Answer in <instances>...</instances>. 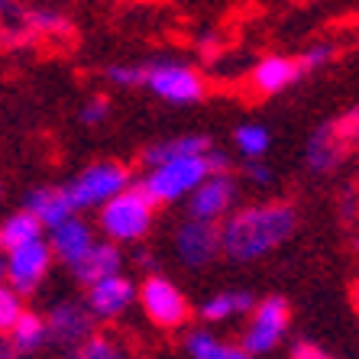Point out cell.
I'll use <instances>...</instances> for the list:
<instances>
[{"mask_svg":"<svg viewBox=\"0 0 359 359\" xmlns=\"http://www.w3.org/2000/svg\"><path fill=\"white\" fill-rule=\"evenodd\" d=\"M298 226V210L288 201H262L233 210L224 230V252L233 262H252L278 250Z\"/></svg>","mask_w":359,"mask_h":359,"instance_id":"6da1fadb","label":"cell"},{"mask_svg":"<svg viewBox=\"0 0 359 359\" xmlns=\"http://www.w3.org/2000/svg\"><path fill=\"white\" fill-rule=\"evenodd\" d=\"M214 172H226V159L220 152H198V156H182L168 159L162 165H152V172L140 182V188L149 194L152 204H172L178 198H191L194 188L204 184Z\"/></svg>","mask_w":359,"mask_h":359,"instance_id":"7a4b0ae2","label":"cell"},{"mask_svg":"<svg viewBox=\"0 0 359 359\" xmlns=\"http://www.w3.org/2000/svg\"><path fill=\"white\" fill-rule=\"evenodd\" d=\"M152 208L156 204L142 188H126L100 208V226L110 240H140L152 224Z\"/></svg>","mask_w":359,"mask_h":359,"instance_id":"3957f363","label":"cell"},{"mask_svg":"<svg viewBox=\"0 0 359 359\" xmlns=\"http://www.w3.org/2000/svg\"><path fill=\"white\" fill-rule=\"evenodd\" d=\"M126 188H130V172H126L123 165H117V162H97V165L84 168L81 175L68 184V191H72V201H75L78 210L104 208L110 198H117Z\"/></svg>","mask_w":359,"mask_h":359,"instance_id":"277c9868","label":"cell"},{"mask_svg":"<svg viewBox=\"0 0 359 359\" xmlns=\"http://www.w3.org/2000/svg\"><path fill=\"white\" fill-rule=\"evenodd\" d=\"M288 320H292V311H288V301L278 298V294H269L262 298L256 308H252V320L243 334V346L252 353V356H262V353H272L282 343L285 330H288Z\"/></svg>","mask_w":359,"mask_h":359,"instance_id":"5b68a950","label":"cell"},{"mask_svg":"<svg viewBox=\"0 0 359 359\" xmlns=\"http://www.w3.org/2000/svg\"><path fill=\"white\" fill-rule=\"evenodd\" d=\"M146 88L172 104H191L204 97V81L194 68L178 62H149L146 65Z\"/></svg>","mask_w":359,"mask_h":359,"instance_id":"8992f818","label":"cell"},{"mask_svg":"<svg viewBox=\"0 0 359 359\" xmlns=\"http://www.w3.org/2000/svg\"><path fill=\"white\" fill-rule=\"evenodd\" d=\"M140 301H142V311L149 314V320L159 327H182L188 320V314H191L184 294L168 278H159V276H149L142 282Z\"/></svg>","mask_w":359,"mask_h":359,"instance_id":"52a82bcc","label":"cell"},{"mask_svg":"<svg viewBox=\"0 0 359 359\" xmlns=\"http://www.w3.org/2000/svg\"><path fill=\"white\" fill-rule=\"evenodd\" d=\"M52 262V246H46L42 240L23 243L7 250V282L17 294H29L36 285L46 278Z\"/></svg>","mask_w":359,"mask_h":359,"instance_id":"ba28073f","label":"cell"},{"mask_svg":"<svg viewBox=\"0 0 359 359\" xmlns=\"http://www.w3.org/2000/svg\"><path fill=\"white\" fill-rule=\"evenodd\" d=\"M353 149L356 146L343 140L340 130L334 126V120H327V123H320L311 133L308 146H304V162H308V168L314 175H330V172H337L343 162L350 159Z\"/></svg>","mask_w":359,"mask_h":359,"instance_id":"9c48e42d","label":"cell"},{"mask_svg":"<svg viewBox=\"0 0 359 359\" xmlns=\"http://www.w3.org/2000/svg\"><path fill=\"white\" fill-rule=\"evenodd\" d=\"M224 252V230L214 220H198L191 217L178 230V256L191 269H201L214 262V256Z\"/></svg>","mask_w":359,"mask_h":359,"instance_id":"30bf717a","label":"cell"},{"mask_svg":"<svg viewBox=\"0 0 359 359\" xmlns=\"http://www.w3.org/2000/svg\"><path fill=\"white\" fill-rule=\"evenodd\" d=\"M236 201V182L230 178V172H214L204 184H198L188 204V214L198 220H214L226 217V210H233Z\"/></svg>","mask_w":359,"mask_h":359,"instance_id":"8fae6325","label":"cell"},{"mask_svg":"<svg viewBox=\"0 0 359 359\" xmlns=\"http://www.w3.org/2000/svg\"><path fill=\"white\" fill-rule=\"evenodd\" d=\"M94 314L91 308L84 304H55L49 311V337L55 343H65V346H81L88 337H94Z\"/></svg>","mask_w":359,"mask_h":359,"instance_id":"7c38bea8","label":"cell"},{"mask_svg":"<svg viewBox=\"0 0 359 359\" xmlns=\"http://www.w3.org/2000/svg\"><path fill=\"white\" fill-rule=\"evenodd\" d=\"M20 20V26L26 29L29 42H72L75 39V26L72 20H65L55 10H39V7H26V10H10Z\"/></svg>","mask_w":359,"mask_h":359,"instance_id":"4fadbf2b","label":"cell"},{"mask_svg":"<svg viewBox=\"0 0 359 359\" xmlns=\"http://www.w3.org/2000/svg\"><path fill=\"white\" fill-rule=\"evenodd\" d=\"M301 78H304V72H301L298 59H292V55H266L259 65L252 68L250 84L256 94H282Z\"/></svg>","mask_w":359,"mask_h":359,"instance_id":"5bb4252c","label":"cell"},{"mask_svg":"<svg viewBox=\"0 0 359 359\" xmlns=\"http://www.w3.org/2000/svg\"><path fill=\"white\" fill-rule=\"evenodd\" d=\"M133 298H136L133 282L126 276H120V272L88 285V308H91L97 318H117Z\"/></svg>","mask_w":359,"mask_h":359,"instance_id":"9a60e30c","label":"cell"},{"mask_svg":"<svg viewBox=\"0 0 359 359\" xmlns=\"http://www.w3.org/2000/svg\"><path fill=\"white\" fill-rule=\"evenodd\" d=\"M52 252L59 256L62 262H68V266L75 269L78 262L88 256V252L94 250V236H91V226L81 224L78 217H68L65 224L52 226Z\"/></svg>","mask_w":359,"mask_h":359,"instance_id":"2e32d148","label":"cell"},{"mask_svg":"<svg viewBox=\"0 0 359 359\" xmlns=\"http://www.w3.org/2000/svg\"><path fill=\"white\" fill-rule=\"evenodd\" d=\"M26 208L33 210L46 226L65 224L72 217V210H78L68 188H36V191L26 194Z\"/></svg>","mask_w":359,"mask_h":359,"instance_id":"e0dca14e","label":"cell"},{"mask_svg":"<svg viewBox=\"0 0 359 359\" xmlns=\"http://www.w3.org/2000/svg\"><path fill=\"white\" fill-rule=\"evenodd\" d=\"M117 272H120V250L114 243H94V250L75 266L78 282L84 285H94L107 276H117Z\"/></svg>","mask_w":359,"mask_h":359,"instance_id":"ac0fdd59","label":"cell"},{"mask_svg":"<svg viewBox=\"0 0 359 359\" xmlns=\"http://www.w3.org/2000/svg\"><path fill=\"white\" fill-rule=\"evenodd\" d=\"M198 152H210V142L204 140V136H175V140H162L156 142V146H149V149L142 152V162L146 165H162V162L168 159H182V156H198Z\"/></svg>","mask_w":359,"mask_h":359,"instance_id":"d6986e66","label":"cell"},{"mask_svg":"<svg viewBox=\"0 0 359 359\" xmlns=\"http://www.w3.org/2000/svg\"><path fill=\"white\" fill-rule=\"evenodd\" d=\"M184 346H188V356L191 359H252V353L246 350V346H233V343H220L214 334H204V330H198V334H191L188 340H184Z\"/></svg>","mask_w":359,"mask_h":359,"instance_id":"ffe728a7","label":"cell"},{"mask_svg":"<svg viewBox=\"0 0 359 359\" xmlns=\"http://www.w3.org/2000/svg\"><path fill=\"white\" fill-rule=\"evenodd\" d=\"M252 308H256V301H252L250 292H220L201 304V318L204 320H226V318L250 314Z\"/></svg>","mask_w":359,"mask_h":359,"instance_id":"44dd1931","label":"cell"},{"mask_svg":"<svg viewBox=\"0 0 359 359\" xmlns=\"http://www.w3.org/2000/svg\"><path fill=\"white\" fill-rule=\"evenodd\" d=\"M46 337H49V324H46L39 314H33V311H23L17 324L10 327V343H13L17 353L39 350L42 343H46Z\"/></svg>","mask_w":359,"mask_h":359,"instance_id":"7402d4cb","label":"cell"},{"mask_svg":"<svg viewBox=\"0 0 359 359\" xmlns=\"http://www.w3.org/2000/svg\"><path fill=\"white\" fill-rule=\"evenodd\" d=\"M42 226L46 224H42L29 208L13 214V217H7V224L0 226V230H4V250H13V246H23V243L42 240Z\"/></svg>","mask_w":359,"mask_h":359,"instance_id":"603a6c76","label":"cell"},{"mask_svg":"<svg viewBox=\"0 0 359 359\" xmlns=\"http://www.w3.org/2000/svg\"><path fill=\"white\" fill-rule=\"evenodd\" d=\"M233 142L246 159H262L269 152V130L259 123H243V126H236Z\"/></svg>","mask_w":359,"mask_h":359,"instance_id":"cb8c5ba5","label":"cell"},{"mask_svg":"<svg viewBox=\"0 0 359 359\" xmlns=\"http://www.w3.org/2000/svg\"><path fill=\"white\" fill-rule=\"evenodd\" d=\"M72 359H123V356H120V346L110 340V337L94 334L72 353Z\"/></svg>","mask_w":359,"mask_h":359,"instance_id":"d4e9b609","label":"cell"},{"mask_svg":"<svg viewBox=\"0 0 359 359\" xmlns=\"http://www.w3.org/2000/svg\"><path fill=\"white\" fill-rule=\"evenodd\" d=\"M337 55V49L330 46V42H320V46H311V49H304L298 55V65L304 75H314V72H320L324 65H330Z\"/></svg>","mask_w":359,"mask_h":359,"instance_id":"484cf974","label":"cell"},{"mask_svg":"<svg viewBox=\"0 0 359 359\" xmlns=\"http://www.w3.org/2000/svg\"><path fill=\"white\" fill-rule=\"evenodd\" d=\"M107 78L123 88H146V65H110Z\"/></svg>","mask_w":359,"mask_h":359,"instance_id":"4316f807","label":"cell"},{"mask_svg":"<svg viewBox=\"0 0 359 359\" xmlns=\"http://www.w3.org/2000/svg\"><path fill=\"white\" fill-rule=\"evenodd\" d=\"M20 314H23V308H20L17 292L0 285V330H10L20 320Z\"/></svg>","mask_w":359,"mask_h":359,"instance_id":"83f0119b","label":"cell"},{"mask_svg":"<svg viewBox=\"0 0 359 359\" xmlns=\"http://www.w3.org/2000/svg\"><path fill=\"white\" fill-rule=\"evenodd\" d=\"M334 126L340 130V136L353 146H359V104L350 110H343L340 117H334Z\"/></svg>","mask_w":359,"mask_h":359,"instance_id":"f1b7e54d","label":"cell"},{"mask_svg":"<svg viewBox=\"0 0 359 359\" xmlns=\"http://www.w3.org/2000/svg\"><path fill=\"white\" fill-rule=\"evenodd\" d=\"M107 114H110L107 97H91V100H88V104L81 107V123L97 126V123H104V120H107Z\"/></svg>","mask_w":359,"mask_h":359,"instance_id":"f546056e","label":"cell"},{"mask_svg":"<svg viewBox=\"0 0 359 359\" xmlns=\"http://www.w3.org/2000/svg\"><path fill=\"white\" fill-rule=\"evenodd\" d=\"M340 217L346 224H356L359 220V188H346L340 194Z\"/></svg>","mask_w":359,"mask_h":359,"instance_id":"4dcf8cb0","label":"cell"},{"mask_svg":"<svg viewBox=\"0 0 359 359\" xmlns=\"http://www.w3.org/2000/svg\"><path fill=\"white\" fill-rule=\"evenodd\" d=\"M243 175L250 178L252 184H269V182H272V168H269L262 159H246V165H243Z\"/></svg>","mask_w":359,"mask_h":359,"instance_id":"1f68e13d","label":"cell"},{"mask_svg":"<svg viewBox=\"0 0 359 359\" xmlns=\"http://www.w3.org/2000/svg\"><path fill=\"white\" fill-rule=\"evenodd\" d=\"M292 359H327V353L320 350L318 343H311V340H298L292 346Z\"/></svg>","mask_w":359,"mask_h":359,"instance_id":"d6a6232c","label":"cell"},{"mask_svg":"<svg viewBox=\"0 0 359 359\" xmlns=\"http://www.w3.org/2000/svg\"><path fill=\"white\" fill-rule=\"evenodd\" d=\"M198 49L204 59H217V52H220V39L217 36H204V39L198 42Z\"/></svg>","mask_w":359,"mask_h":359,"instance_id":"836d02e7","label":"cell"},{"mask_svg":"<svg viewBox=\"0 0 359 359\" xmlns=\"http://www.w3.org/2000/svg\"><path fill=\"white\" fill-rule=\"evenodd\" d=\"M0 359H17V350H13V343H0Z\"/></svg>","mask_w":359,"mask_h":359,"instance_id":"e575fe53","label":"cell"},{"mask_svg":"<svg viewBox=\"0 0 359 359\" xmlns=\"http://www.w3.org/2000/svg\"><path fill=\"white\" fill-rule=\"evenodd\" d=\"M140 266H146V269L156 266V259H152V252H140Z\"/></svg>","mask_w":359,"mask_h":359,"instance_id":"d590c367","label":"cell"},{"mask_svg":"<svg viewBox=\"0 0 359 359\" xmlns=\"http://www.w3.org/2000/svg\"><path fill=\"white\" fill-rule=\"evenodd\" d=\"M350 298H353V304H356V308H359V278H356V282H353V292H350Z\"/></svg>","mask_w":359,"mask_h":359,"instance_id":"8d00e7d4","label":"cell"},{"mask_svg":"<svg viewBox=\"0 0 359 359\" xmlns=\"http://www.w3.org/2000/svg\"><path fill=\"white\" fill-rule=\"evenodd\" d=\"M0 278H7V259H0Z\"/></svg>","mask_w":359,"mask_h":359,"instance_id":"74e56055","label":"cell"},{"mask_svg":"<svg viewBox=\"0 0 359 359\" xmlns=\"http://www.w3.org/2000/svg\"><path fill=\"white\" fill-rule=\"evenodd\" d=\"M7 10H10V7H7V0H0V13H7Z\"/></svg>","mask_w":359,"mask_h":359,"instance_id":"f35d334b","label":"cell"},{"mask_svg":"<svg viewBox=\"0 0 359 359\" xmlns=\"http://www.w3.org/2000/svg\"><path fill=\"white\" fill-rule=\"evenodd\" d=\"M0 250H4V230H0Z\"/></svg>","mask_w":359,"mask_h":359,"instance_id":"ab89813d","label":"cell"}]
</instances>
